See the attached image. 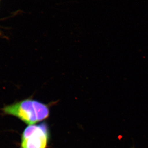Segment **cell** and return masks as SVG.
<instances>
[{
	"label": "cell",
	"mask_w": 148,
	"mask_h": 148,
	"mask_svg": "<svg viewBox=\"0 0 148 148\" xmlns=\"http://www.w3.org/2000/svg\"><path fill=\"white\" fill-rule=\"evenodd\" d=\"M131 148H135V147H132Z\"/></svg>",
	"instance_id": "3957f363"
},
{
	"label": "cell",
	"mask_w": 148,
	"mask_h": 148,
	"mask_svg": "<svg viewBox=\"0 0 148 148\" xmlns=\"http://www.w3.org/2000/svg\"><path fill=\"white\" fill-rule=\"evenodd\" d=\"M2 111L5 114L16 117L29 125L44 120L50 114L48 105L31 98L5 106Z\"/></svg>",
	"instance_id": "6da1fadb"
},
{
	"label": "cell",
	"mask_w": 148,
	"mask_h": 148,
	"mask_svg": "<svg viewBox=\"0 0 148 148\" xmlns=\"http://www.w3.org/2000/svg\"><path fill=\"white\" fill-rule=\"evenodd\" d=\"M50 132L45 122L27 126L21 135V148H47Z\"/></svg>",
	"instance_id": "7a4b0ae2"
}]
</instances>
